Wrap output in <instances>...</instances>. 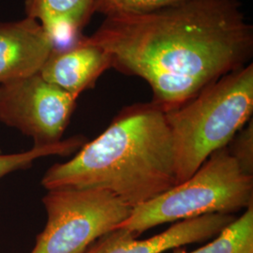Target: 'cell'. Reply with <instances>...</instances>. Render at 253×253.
<instances>
[{"instance_id":"6da1fadb","label":"cell","mask_w":253,"mask_h":253,"mask_svg":"<svg viewBox=\"0 0 253 253\" xmlns=\"http://www.w3.org/2000/svg\"><path fill=\"white\" fill-rule=\"evenodd\" d=\"M85 39L108 52L112 68L145 80L164 112L248 65L253 53V27L237 0H185L109 16Z\"/></svg>"},{"instance_id":"7a4b0ae2","label":"cell","mask_w":253,"mask_h":253,"mask_svg":"<svg viewBox=\"0 0 253 253\" xmlns=\"http://www.w3.org/2000/svg\"><path fill=\"white\" fill-rule=\"evenodd\" d=\"M42 185L106 190L132 209L172 189L177 178L164 111L152 101L124 107L72 160L50 167Z\"/></svg>"},{"instance_id":"3957f363","label":"cell","mask_w":253,"mask_h":253,"mask_svg":"<svg viewBox=\"0 0 253 253\" xmlns=\"http://www.w3.org/2000/svg\"><path fill=\"white\" fill-rule=\"evenodd\" d=\"M164 113L179 184L252 120L253 63L227 73L183 105Z\"/></svg>"},{"instance_id":"277c9868","label":"cell","mask_w":253,"mask_h":253,"mask_svg":"<svg viewBox=\"0 0 253 253\" xmlns=\"http://www.w3.org/2000/svg\"><path fill=\"white\" fill-rule=\"evenodd\" d=\"M253 206V175L224 147L212 154L190 178L132 209L117 228L135 236L154 227L209 214L233 215Z\"/></svg>"},{"instance_id":"5b68a950","label":"cell","mask_w":253,"mask_h":253,"mask_svg":"<svg viewBox=\"0 0 253 253\" xmlns=\"http://www.w3.org/2000/svg\"><path fill=\"white\" fill-rule=\"evenodd\" d=\"M42 203L47 222L31 253H85L132 211L112 193L96 189L48 190Z\"/></svg>"},{"instance_id":"8992f818","label":"cell","mask_w":253,"mask_h":253,"mask_svg":"<svg viewBox=\"0 0 253 253\" xmlns=\"http://www.w3.org/2000/svg\"><path fill=\"white\" fill-rule=\"evenodd\" d=\"M76 100L40 73L0 84V122L31 137L34 145L61 142Z\"/></svg>"},{"instance_id":"52a82bcc","label":"cell","mask_w":253,"mask_h":253,"mask_svg":"<svg viewBox=\"0 0 253 253\" xmlns=\"http://www.w3.org/2000/svg\"><path fill=\"white\" fill-rule=\"evenodd\" d=\"M235 219L234 215L226 214L192 217L144 240H138L132 233L118 228L101 236L85 253H163L216 237Z\"/></svg>"},{"instance_id":"ba28073f","label":"cell","mask_w":253,"mask_h":253,"mask_svg":"<svg viewBox=\"0 0 253 253\" xmlns=\"http://www.w3.org/2000/svg\"><path fill=\"white\" fill-rule=\"evenodd\" d=\"M54 49L53 40L35 19L0 22V84L40 73Z\"/></svg>"},{"instance_id":"9c48e42d","label":"cell","mask_w":253,"mask_h":253,"mask_svg":"<svg viewBox=\"0 0 253 253\" xmlns=\"http://www.w3.org/2000/svg\"><path fill=\"white\" fill-rule=\"evenodd\" d=\"M110 68L112 57L108 52L83 36L73 45L54 48L39 73L77 100L83 92L93 88Z\"/></svg>"},{"instance_id":"30bf717a","label":"cell","mask_w":253,"mask_h":253,"mask_svg":"<svg viewBox=\"0 0 253 253\" xmlns=\"http://www.w3.org/2000/svg\"><path fill=\"white\" fill-rule=\"evenodd\" d=\"M94 0H26L27 17L35 19L54 42V48L73 45L94 14Z\"/></svg>"},{"instance_id":"8fae6325","label":"cell","mask_w":253,"mask_h":253,"mask_svg":"<svg viewBox=\"0 0 253 253\" xmlns=\"http://www.w3.org/2000/svg\"><path fill=\"white\" fill-rule=\"evenodd\" d=\"M173 253H253V206L224 228L208 244L187 253L181 248Z\"/></svg>"},{"instance_id":"7c38bea8","label":"cell","mask_w":253,"mask_h":253,"mask_svg":"<svg viewBox=\"0 0 253 253\" xmlns=\"http://www.w3.org/2000/svg\"><path fill=\"white\" fill-rule=\"evenodd\" d=\"M84 144V137L73 136L54 145H33L31 149L24 152L0 154V179L10 172L31 167L40 158L52 155L69 156L79 150Z\"/></svg>"},{"instance_id":"4fadbf2b","label":"cell","mask_w":253,"mask_h":253,"mask_svg":"<svg viewBox=\"0 0 253 253\" xmlns=\"http://www.w3.org/2000/svg\"><path fill=\"white\" fill-rule=\"evenodd\" d=\"M185 0H94V13L105 17L141 14L178 4Z\"/></svg>"},{"instance_id":"5bb4252c","label":"cell","mask_w":253,"mask_h":253,"mask_svg":"<svg viewBox=\"0 0 253 253\" xmlns=\"http://www.w3.org/2000/svg\"><path fill=\"white\" fill-rule=\"evenodd\" d=\"M244 172L253 175V122L251 120L227 145Z\"/></svg>"}]
</instances>
